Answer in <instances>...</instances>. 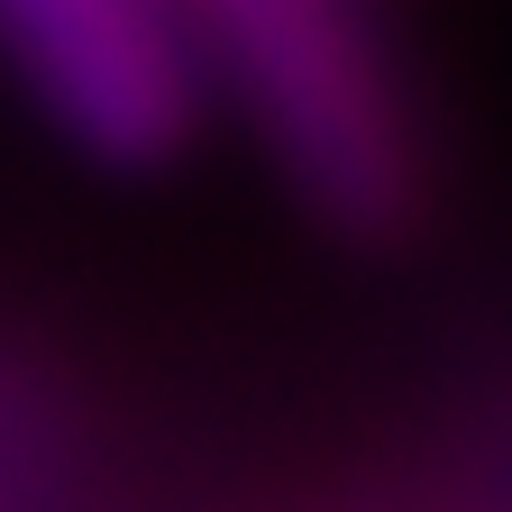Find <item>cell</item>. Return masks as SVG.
Here are the masks:
<instances>
[{
  "instance_id": "1",
  "label": "cell",
  "mask_w": 512,
  "mask_h": 512,
  "mask_svg": "<svg viewBox=\"0 0 512 512\" xmlns=\"http://www.w3.org/2000/svg\"><path fill=\"white\" fill-rule=\"evenodd\" d=\"M247 110L266 119L275 156L302 174L320 211H339L357 229H384L412 192L403 119L384 101V74L366 37L330 10V0H229L220 28Z\"/></svg>"
},
{
  "instance_id": "2",
  "label": "cell",
  "mask_w": 512,
  "mask_h": 512,
  "mask_svg": "<svg viewBox=\"0 0 512 512\" xmlns=\"http://www.w3.org/2000/svg\"><path fill=\"white\" fill-rule=\"evenodd\" d=\"M0 55L110 165H156L192 128V64L156 0H0Z\"/></svg>"
}]
</instances>
